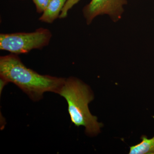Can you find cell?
Instances as JSON below:
<instances>
[{
	"label": "cell",
	"mask_w": 154,
	"mask_h": 154,
	"mask_svg": "<svg viewBox=\"0 0 154 154\" xmlns=\"http://www.w3.org/2000/svg\"><path fill=\"white\" fill-rule=\"evenodd\" d=\"M127 0H91L83 9V14L87 25L92 23L96 17L108 15L114 22L121 19Z\"/></svg>",
	"instance_id": "cell-4"
},
{
	"label": "cell",
	"mask_w": 154,
	"mask_h": 154,
	"mask_svg": "<svg viewBox=\"0 0 154 154\" xmlns=\"http://www.w3.org/2000/svg\"><path fill=\"white\" fill-rule=\"evenodd\" d=\"M73 2H74L76 3H78L79 2L80 0H72Z\"/></svg>",
	"instance_id": "cell-8"
},
{
	"label": "cell",
	"mask_w": 154,
	"mask_h": 154,
	"mask_svg": "<svg viewBox=\"0 0 154 154\" xmlns=\"http://www.w3.org/2000/svg\"><path fill=\"white\" fill-rule=\"evenodd\" d=\"M0 75L3 87L14 83L33 101H38L45 92L58 94L66 79L42 75L28 68L17 54H11L0 57Z\"/></svg>",
	"instance_id": "cell-1"
},
{
	"label": "cell",
	"mask_w": 154,
	"mask_h": 154,
	"mask_svg": "<svg viewBox=\"0 0 154 154\" xmlns=\"http://www.w3.org/2000/svg\"><path fill=\"white\" fill-rule=\"evenodd\" d=\"M67 1V0H51L39 20L45 23H52L59 17Z\"/></svg>",
	"instance_id": "cell-5"
},
{
	"label": "cell",
	"mask_w": 154,
	"mask_h": 154,
	"mask_svg": "<svg viewBox=\"0 0 154 154\" xmlns=\"http://www.w3.org/2000/svg\"><path fill=\"white\" fill-rule=\"evenodd\" d=\"M52 36L49 30L39 28L30 33L0 34V49L12 54H26L32 50L42 49L47 46Z\"/></svg>",
	"instance_id": "cell-3"
},
{
	"label": "cell",
	"mask_w": 154,
	"mask_h": 154,
	"mask_svg": "<svg viewBox=\"0 0 154 154\" xmlns=\"http://www.w3.org/2000/svg\"><path fill=\"white\" fill-rule=\"evenodd\" d=\"M58 94L66 100L71 120L75 126L85 127L86 134L90 136L101 132L103 125L91 114L88 107L94 96L88 85L76 78L69 77L66 79Z\"/></svg>",
	"instance_id": "cell-2"
},
{
	"label": "cell",
	"mask_w": 154,
	"mask_h": 154,
	"mask_svg": "<svg viewBox=\"0 0 154 154\" xmlns=\"http://www.w3.org/2000/svg\"><path fill=\"white\" fill-rule=\"evenodd\" d=\"M36 6V11L42 13L47 8L51 0H32Z\"/></svg>",
	"instance_id": "cell-7"
},
{
	"label": "cell",
	"mask_w": 154,
	"mask_h": 154,
	"mask_svg": "<svg viewBox=\"0 0 154 154\" xmlns=\"http://www.w3.org/2000/svg\"><path fill=\"white\" fill-rule=\"evenodd\" d=\"M140 139V143L130 147L129 154H154V136L149 139L146 136L143 135Z\"/></svg>",
	"instance_id": "cell-6"
}]
</instances>
